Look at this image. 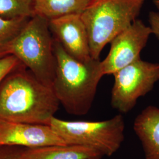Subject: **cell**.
I'll return each mask as SVG.
<instances>
[{"mask_svg": "<svg viewBox=\"0 0 159 159\" xmlns=\"http://www.w3.org/2000/svg\"><path fill=\"white\" fill-rule=\"evenodd\" d=\"M60 102L51 87L37 79L22 63L0 83V119L49 125Z\"/></svg>", "mask_w": 159, "mask_h": 159, "instance_id": "1", "label": "cell"}, {"mask_svg": "<svg viewBox=\"0 0 159 159\" xmlns=\"http://www.w3.org/2000/svg\"><path fill=\"white\" fill-rule=\"evenodd\" d=\"M54 51L56 67L52 88L60 104L68 114H87L104 75L102 61L94 58L86 62L79 61L70 56L54 39Z\"/></svg>", "mask_w": 159, "mask_h": 159, "instance_id": "2", "label": "cell"}, {"mask_svg": "<svg viewBox=\"0 0 159 159\" xmlns=\"http://www.w3.org/2000/svg\"><path fill=\"white\" fill-rule=\"evenodd\" d=\"M146 0H90L81 14L87 29L90 53L100 60L104 47L136 20Z\"/></svg>", "mask_w": 159, "mask_h": 159, "instance_id": "3", "label": "cell"}, {"mask_svg": "<svg viewBox=\"0 0 159 159\" xmlns=\"http://www.w3.org/2000/svg\"><path fill=\"white\" fill-rule=\"evenodd\" d=\"M10 55L17 57L41 82L52 87L56 59L48 19L39 15L30 18L13 43Z\"/></svg>", "mask_w": 159, "mask_h": 159, "instance_id": "4", "label": "cell"}, {"mask_svg": "<svg viewBox=\"0 0 159 159\" xmlns=\"http://www.w3.org/2000/svg\"><path fill=\"white\" fill-rule=\"evenodd\" d=\"M49 125L67 144L90 148L104 156L116 153L125 140V121L122 114L102 121H68L56 117Z\"/></svg>", "mask_w": 159, "mask_h": 159, "instance_id": "5", "label": "cell"}, {"mask_svg": "<svg viewBox=\"0 0 159 159\" xmlns=\"http://www.w3.org/2000/svg\"><path fill=\"white\" fill-rule=\"evenodd\" d=\"M113 75L111 106L120 113H127L134 107L137 100L151 91L159 81V63L140 58Z\"/></svg>", "mask_w": 159, "mask_h": 159, "instance_id": "6", "label": "cell"}, {"mask_svg": "<svg viewBox=\"0 0 159 159\" xmlns=\"http://www.w3.org/2000/svg\"><path fill=\"white\" fill-rule=\"evenodd\" d=\"M152 34L153 33L150 27L137 19L129 27L116 35L110 42L111 47L107 57L102 61L104 75H113L141 58L140 53Z\"/></svg>", "mask_w": 159, "mask_h": 159, "instance_id": "7", "label": "cell"}, {"mask_svg": "<svg viewBox=\"0 0 159 159\" xmlns=\"http://www.w3.org/2000/svg\"><path fill=\"white\" fill-rule=\"evenodd\" d=\"M67 144L50 125H29L0 119V148Z\"/></svg>", "mask_w": 159, "mask_h": 159, "instance_id": "8", "label": "cell"}, {"mask_svg": "<svg viewBox=\"0 0 159 159\" xmlns=\"http://www.w3.org/2000/svg\"><path fill=\"white\" fill-rule=\"evenodd\" d=\"M55 40L70 56L86 62L91 57L89 33L81 14H70L49 20Z\"/></svg>", "mask_w": 159, "mask_h": 159, "instance_id": "9", "label": "cell"}, {"mask_svg": "<svg viewBox=\"0 0 159 159\" xmlns=\"http://www.w3.org/2000/svg\"><path fill=\"white\" fill-rule=\"evenodd\" d=\"M133 129L145 159H159V107L149 106L144 108L134 120Z\"/></svg>", "mask_w": 159, "mask_h": 159, "instance_id": "10", "label": "cell"}, {"mask_svg": "<svg viewBox=\"0 0 159 159\" xmlns=\"http://www.w3.org/2000/svg\"><path fill=\"white\" fill-rule=\"evenodd\" d=\"M96 151L75 144L25 148L21 159H102Z\"/></svg>", "mask_w": 159, "mask_h": 159, "instance_id": "11", "label": "cell"}, {"mask_svg": "<svg viewBox=\"0 0 159 159\" xmlns=\"http://www.w3.org/2000/svg\"><path fill=\"white\" fill-rule=\"evenodd\" d=\"M90 0H34L35 15L48 20L70 14H81Z\"/></svg>", "mask_w": 159, "mask_h": 159, "instance_id": "12", "label": "cell"}, {"mask_svg": "<svg viewBox=\"0 0 159 159\" xmlns=\"http://www.w3.org/2000/svg\"><path fill=\"white\" fill-rule=\"evenodd\" d=\"M30 18H0V58L10 55L13 43L25 27Z\"/></svg>", "mask_w": 159, "mask_h": 159, "instance_id": "13", "label": "cell"}, {"mask_svg": "<svg viewBox=\"0 0 159 159\" xmlns=\"http://www.w3.org/2000/svg\"><path fill=\"white\" fill-rule=\"evenodd\" d=\"M34 15V0H0V18H31Z\"/></svg>", "mask_w": 159, "mask_h": 159, "instance_id": "14", "label": "cell"}, {"mask_svg": "<svg viewBox=\"0 0 159 159\" xmlns=\"http://www.w3.org/2000/svg\"><path fill=\"white\" fill-rule=\"evenodd\" d=\"M21 63L17 57L13 55L0 58V83L7 74Z\"/></svg>", "mask_w": 159, "mask_h": 159, "instance_id": "15", "label": "cell"}, {"mask_svg": "<svg viewBox=\"0 0 159 159\" xmlns=\"http://www.w3.org/2000/svg\"><path fill=\"white\" fill-rule=\"evenodd\" d=\"M25 148L8 146L0 148V159H21Z\"/></svg>", "mask_w": 159, "mask_h": 159, "instance_id": "16", "label": "cell"}, {"mask_svg": "<svg viewBox=\"0 0 159 159\" xmlns=\"http://www.w3.org/2000/svg\"><path fill=\"white\" fill-rule=\"evenodd\" d=\"M148 22L153 34L159 40V12H150L148 14Z\"/></svg>", "mask_w": 159, "mask_h": 159, "instance_id": "17", "label": "cell"}, {"mask_svg": "<svg viewBox=\"0 0 159 159\" xmlns=\"http://www.w3.org/2000/svg\"><path fill=\"white\" fill-rule=\"evenodd\" d=\"M153 4L159 11V0H153Z\"/></svg>", "mask_w": 159, "mask_h": 159, "instance_id": "18", "label": "cell"}, {"mask_svg": "<svg viewBox=\"0 0 159 159\" xmlns=\"http://www.w3.org/2000/svg\"></svg>", "mask_w": 159, "mask_h": 159, "instance_id": "19", "label": "cell"}, {"mask_svg": "<svg viewBox=\"0 0 159 159\" xmlns=\"http://www.w3.org/2000/svg\"></svg>", "mask_w": 159, "mask_h": 159, "instance_id": "20", "label": "cell"}]
</instances>
